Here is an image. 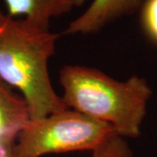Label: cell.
<instances>
[{
	"mask_svg": "<svg viewBox=\"0 0 157 157\" xmlns=\"http://www.w3.org/2000/svg\"><path fill=\"white\" fill-rule=\"evenodd\" d=\"M140 22L147 36L157 44V0H144L140 8Z\"/></svg>",
	"mask_w": 157,
	"mask_h": 157,
	"instance_id": "obj_8",
	"label": "cell"
},
{
	"mask_svg": "<svg viewBox=\"0 0 157 157\" xmlns=\"http://www.w3.org/2000/svg\"><path fill=\"white\" fill-rule=\"evenodd\" d=\"M144 0H93L87 9L68 25L64 35H92L111 23L135 14Z\"/></svg>",
	"mask_w": 157,
	"mask_h": 157,
	"instance_id": "obj_4",
	"label": "cell"
},
{
	"mask_svg": "<svg viewBox=\"0 0 157 157\" xmlns=\"http://www.w3.org/2000/svg\"><path fill=\"white\" fill-rule=\"evenodd\" d=\"M111 125L72 109L38 120H29L17 136L15 157H41L48 154L93 151L111 135Z\"/></svg>",
	"mask_w": 157,
	"mask_h": 157,
	"instance_id": "obj_3",
	"label": "cell"
},
{
	"mask_svg": "<svg viewBox=\"0 0 157 157\" xmlns=\"http://www.w3.org/2000/svg\"><path fill=\"white\" fill-rule=\"evenodd\" d=\"M30 120L24 97L0 78V157H10L17 136Z\"/></svg>",
	"mask_w": 157,
	"mask_h": 157,
	"instance_id": "obj_5",
	"label": "cell"
},
{
	"mask_svg": "<svg viewBox=\"0 0 157 157\" xmlns=\"http://www.w3.org/2000/svg\"><path fill=\"white\" fill-rule=\"evenodd\" d=\"M7 14L12 17L24 16L34 25L49 30L52 18L61 17L81 6L86 0H4Z\"/></svg>",
	"mask_w": 157,
	"mask_h": 157,
	"instance_id": "obj_6",
	"label": "cell"
},
{
	"mask_svg": "<svg viewBox=\"0 0 157 157\" xmlns=\"http://www.w3.org/2000/svg\"><path fill=\"white\" fill-rule=\"evenodd\" d=\"M10 157H15V156H14V155H13V154H12V155H11V156H10Z\"/></svg>",
	"mask_w": 157,
	"mask_h": 157,
	"instance_id": "obj_9",
	"label": "cell"
},
{
	"mask_svg": "<svg viewBox=\"0 0 157 157\" xmlns=\"http://www.w3.org/2000/svg\"><path fill=\"white\" fill-rule=\"evenodd\" d=\"M59 82L67 108L111 125L122 138L140 136L152 95L145 78L134 75L119 81L96 68L66 65Z\"/></svg>",
	"mask_w": 157,
	"mask_h": 157,
	"instance_id": "obj_2",
	"label": "cell"
},
{
	"mask_svg": "<svg viewBox=\"0 0 157 157\" xmlns=\"http://www.w3.org/2000/svg\"><path fill=\"white\" fill-rule=\"evenodd\" d=\"M90 157H133V152L125 138L113 135L94 149Z\"/></svg>",
	"mask_w": 157,
	"mask_h": 157,
	"instance_id": "obj_7",
	"label": "cell"
},
{
	"mask_svg": "<svg viewBox=\"0 0 157 157\" xmlns=\"http://www.w3.org/2000/svg\"><path fill=\"white\" fill-rule=\"evenodd\" d=\"M59 38V34L0 11V78L22 94L31 120L67 109L48 72Z\"/></svg>",
	"mask_w": 157,
	"mask_h": 157,
	"instance_id": "obj_1",
	"label": "cell"
}]
</instances>
